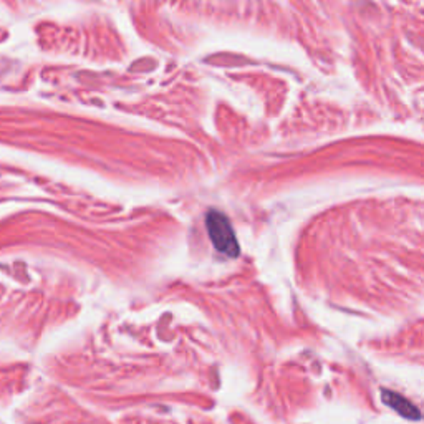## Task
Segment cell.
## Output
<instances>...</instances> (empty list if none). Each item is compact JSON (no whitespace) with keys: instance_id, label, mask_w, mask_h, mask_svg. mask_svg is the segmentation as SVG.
<instances>
[{"instance_id":"2","label":"cell","mask_w":424,"mask_h":424,"mask_svg":"<svg viewBox=\"0 0 424 424\" xmlns=\"http://www.w3.org/2000/svg\"><path fill=\"white\" fill-rule=\"evenodd\" d=\"M381 400L385 405L390 406L391 410H395L400 416L406 418V420H421V413L418 410V406L413 405L411 401H408L405 396L398 395V393L390 390H381Z\"/></svg>"},{"instance_id":"1","label":"cell","mask_w":424,"mask_h":424,"mask_svg":"<svg viewBox=\"0 0 424 424\" xmlns=\"http://www.w3.org/2000/svg\"><path fill=\"white\" fill-rule=\"evenodd\" d=\"M206 229L209 234V239L214 247H216L219 252L229 255V257H237L241 254V249H239V242L236 239V234H234V229L229 222V219L224 216L222 212L219 211H209L206 216Z\"/></svg>"}]
</instances>
